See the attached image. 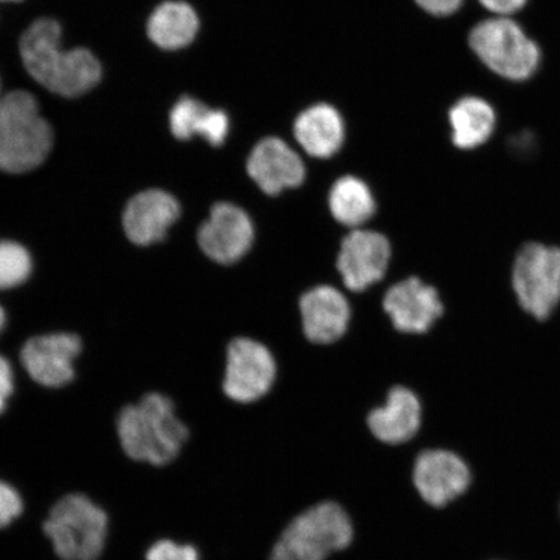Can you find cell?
Returning a JSON list of instances; mask_svg holds the SVG:
<instances>
[{"instance_id":"obj_17","label":"cell","mask_w":560,"mask_h":560,"mask_svg":"<svg viewBox=\"0 0 560 560\" xmlns=\"http://www.w3.org/2000/svg\"><path fill=\"white\" fill-rule=\"evenodd\" d=\"M247 171L256 185L271 196L299 187L305 179L303 160L278 138H266L255 147Z\"/></svg>"},{"instance_id":"obj_2","label":"cell","mask_w":560,"mask_h":560,"mask_svg":"<svg viewBox=\"0 0 560 560\" xmlns=\"http://www.w3.org/2000/svg\"><path fill=\"white\" fill-rule=\"evenodd\" d=\"M117 432L128 457L153 466L171 464L188 439L174 404L160 394L145 395L138 404L126 406L118 416Z\"/></svg>"},{"instance_id":"obj_4","label":"cell","mask_w":560,"mask_h":560,"mask_svg":"<svg viewBox=\"0 0 560 560\" xmlns=\"http://www.w3.org/2000/svg\"><path fill=\"white\" fill-rule=\"evenodd\" d=\"M353 540V524L346 510L327 501L295 517L272 548L270 560H326Z\"/></svg>"},{"instance_id":"obj_29","label":"cell","mask_w":560,"mask_h":560,"mask_svg":"<svg viewBox=\"0 0 560 560\" xmlns=\"http://www.w3.org/2000/svg\"><path fill=\"white\" fill-rule=\"evenodd\" d=\"M4 325H5V313L3 311V307L0 306V331L3 330Z\"/></svg>"},{"instance_id":"obj_11","label":"cell","mask_w":560,"mask_h":560,"mask_svg":"<svg viewBox=\"0 0 560 560\" xmlns=\"http://www.w3.org/2000/svg\"><path fill=\"white\" fill-rule=\"evenodd\" d=\"M255 225L247 212L231 202H217L199 229L198 243L209 260L222 266L240 262L255 243Z\"/></svg>"},{"instance_id":"obj_16","label":"cell","mask_w":560,"mask_h":560,"mask_svg":"<svg viewBox=\"0 0 560 560\" xmlns=\"http://www.w3.org/2000/svg\"><path fill=\"white\" fill-rule=\"evenodd\" d=\"M422 422V402L416 392L405 385L392 387L385 404L371 410L366 418L371 435L388 445H401L415 439Z\"/></svg>"},{"instance_id":"obj_1","label":"cell","mask_w":560,"mask_h":560,"mask_svg":"<svg viewBox=\"0 0 560 560\" xmlns=\"http://www.w3.org/2000/svg\"><path fill=\"white\" fill-rule=\"evenodd\" d=\"M58 20L40 18L26 27L19 42L23 66L42 88L75 100L93 91L103 79L97 56L86 47L66 50Z\"/></svg>"},{"instance_id":"obj_13","label":"cell","mask_w":560,"mask_h":560,"mask_svg":"<svg viewBox=\"0 0 560 560\" xmlns=\"http://www.w3.org/2000/svg\"><path fill=\"white\" fill-rule=\"evenodd\" d=\"M81 349V339L74 334L40 335L25 342L20 360L34 382L60 388L73 381V365Z\"/></svg>"},{"instance_id":"obj_9","label":"cell","mask_w":560,"mask_h":560,"mask_svg":"<svg viewBox=\"0 0 560 560\" xmlns=\"http://www.w3.org/2000/svg\"><path fill=\"white\" fill-rule=\"evenodd\" d=\"M444 301L435 285L411 276L385 292L382 306L397 332L424 335L445 317Z\"/></svg>"},{"instance_id":"obj_19","label":"cell","mask_w":560,"mask_h":560,"mask_svg":"<svg viewBox=\"0 0 560 560\" xmlns=\"http://www.w3.org/2000/svg\"><path fill=\"white\" fill-rule=\"evenodd\" d=\"M200 30L194 7L185 0H165L147 20V37L163 51H179L190 46Z\"/></svg>"},{"instance_id":"obj_24","label":"cell","mask_w":560,"mask_h":560,"mask_svg":"<svg viewBox=\"0 0 560 560\" xmlns=\"http://www.w3.org/2000/svg\"><path fill=\"white\" fill-rule=\"evenodd\" d=\"M23 511L24 502L18 490L9 482L0 480V529L10 527Z\"/></svg>"},{"instance_id":"obj_27","label":"cell","mask_w":560,"mask_h":560,"mask_svg":"<svg viewBox=\"0 0 560 560\" xmlns=\"http://www.w3.org/2000/svg\"><path fill=\"white\" fill-rule=\"evenodd\" d=\"M13 394V373L10 362L0 355V415L5 410L7 402Z\"/></svg>"},{"instance_id":"obj_8","label":"cell","mask_w":560,"mask_h":560,"mask_svg":"<svg viewBox=\"0 0 560 560\" xmlns=\"http://www.w3.org/2000/svg\"><path fill=\"white\" fill-rule=\"evenodd\" d=\"M278 363L264 342L235 338L226 350L223 394L237 404H254L270 394L277 382Z\"/></svg>"},{"instance_id":"obj_3","label":"cell","mask_w":560,"mask_h":560,"mask_svg":"<svg viewBox=\"0 0 560 560\" xmlns=\"http://www.w3.org/2000/svg\"><path fill=\"white\" fill-rule=\"evenodd\" d=\"M54 130L30 91L0 96V172L12 175L38 170L54 149Z\"/></svg>"},{"instance_id":"obj_18","label":"cell","mask_w":560,"mask_h":560,"mask_svg":"<svg viewBox=\"0 0 560 560\" xmlns=\"http://www.w3.org/2000/svg\"><path fill=\"white\" fill-rule=\"evenodd\" d=\"M167 121L172 136L182 142L201 137L210 145L220 147L225 143L230 131L226 112L209 108L190 95L180 96L174 103Z\"/></svg>"},{"instance_id":"obj_5","label":"cell","mask_w":560,"mask_h":560,"mask_svg":"<svg viewBox=\"0 0 560 560\" xmlns=\"http://www.w3.org/2000/svg\"><path fill=\"white\" fill-rule=\"evenodd\" d=\"M44 530L62 560H96L108 535L105 511L83 494H69L55 503Z\"/></svg>"},{"instance_id":"obj_28","label":"cell","mask_w":560,"mask_h":560,"mask_svg":"<svg viewBox=\"0 0 560 560\" xmlns=\"http://www.w3.org/2000/svg\"><path fill=\"white\" fill-rule=\"evenodd\" d=\"M417 3L432 15L447 16L457 12L464 0H417Z\"/></svg>"},{"instance_id":"obj_20","label":"cell","mask_w":560,"mask_h":560,"mask_svg":"<svg viewBox=\"0 0 560 560\" xmlns=\"http://www.w3.org/2000/svg\"><path fill=\"white\" fill-rule=\"evenodd\" d=\"M293 131L299 144L314 158H331L345 142V124L339 112L328 104H317L303 112Z\"/></svg>"},{"instance_id":"obj_10","label":"cell","mask_w":560,"mask_h":560,"mask_svg":"<svg viewBox=\"0 0 560 560\" xmlns=\"http://www.w3.org/2000/svg\"><path fill=\"white\" fill-rule=\"evenodd\" d=\"M392 261L388 237L374 230L357 229L341 241L335 268L350 292H365L382 282Z\"/></svg>"},{"instance_id":"obj_30","label":"cell","mask_w":560,"mask_h":560,"mask_svg":"<svg viewBox=\"0 0 560 560\" xmlns=\"http://www.w3.org/2000/svg\"><path fill=\"white\" fill-rule=\"evenodd\" d=\"M0 2H4V3H21V2H24V0H0Z\"/></svg>"},{"instance_id":"obj_12","label":"cell","mask_w":560,"mask_h":560,"mask_svg":"<svg viewBox=\"0 0 560 560\" xmlns=\"http://www.w3.org/2000/svg\"><path fill=\"white\" fill-rule=\"evenodd\" d=\"M412 481L423 501L433 508H444L467 492L472 474L464 457L439 447L418 455Z\"/></svg>"},{"instance_id":"obj_7","label":"cell","mask_w":560,"mask_h":560,"mask_svg":"<svg viewBox=\"0 0 560 560\" xmlns=\"http://www.w3.org/2000/svg\"><path fill=\"white\" fill-rule=\"evenodd\" d=\"M470 46L492 72L510 81L528 80L540 67V47L510 18L481 21L470 33Z\"/></svg>"},{"instance_id":"obj_26","label":"cell","mask_w":560,"mask_h":560,"mask_svg":"<svg viewBox=\"0 0 560 560\" xmlns=\"http://www.w3.org/2000/svg\"><path fill=\"white\" fill-rule=\"evenodd\" d=\"M490 12L499 18H509L521 11L528 0H479Z\"/></svg>"},{"instance_id":"obj_25","label":"cell","mask_w":560,"mask_h":560,"mask_svg":"<svg viewBox=\"0 0 560 560\" xmlns=\"http://www.w3.org/2000/svg\"><path fill=\"white\" fill-rule=\"evenodd\" d=\"M145 560H200V557L199 551L191 545L161 540L147 551Z\"/></svg>"},{"instance_id":"obj_6","label":"cell","mask_w":560,"mask_h":560,"mask_svg":"<svg viewBox=\"0 0 560 560\" xmlns=\"http://www.w3.org/2000/svg\"><path fill=\"white\" fill-rule=\"evenodd\" d=\"M510 282L525 314L537 320L552 317L560 306V247L524 243L511 266Z\"/></svg>"},{"instance_id":"obj_15","label":"cell","mask_w":560,"mask_h":560,"mask_svg":"<svg viewBox=\"0 0 560 560\" xmlns=\"http://www.w3.org/2000/svg\"><path fill=\"white\" fill-rule=\"evenodd\" d=\"M179 217L180 206L172 194L161 188H149L128 201L124 209L122 226L132 244L147 247L163 242Z\"/></svg>"},{"instance_id":"obj_31","label":"cell","mask_w":560,"mask_h":560,"mask_svg":"<svg viewBox=\"0 0 560 560\" xmlns=\"http://www.w3.org/2000/svg\"><path fill=\"white\" fill-rule=\"evenodd\" d=\"M0 90H2V82H0ZM0 96H2V95H0Z\"/></svg>"},{"instance_id":"obj_14","label":"cell","mask_w":560,"mask_h":560,"mask_svg":"<svg viewBox=\"0 0 560 560\" xmlns=\"http://www.w3.org/2000/svg\"><path fill=\"white\" fill-rule=\"evenodd\" d=\"M299 313L303 334L315 346L340 341L352 322L348 299L330 284H318L305 291L299 300Z\"/></svg>"},{"instance_id":"obj_21","label":"cell","mask_w":560,"mask_h":560,"mask_svg":"<svg viewBox=\"0 0 560 560\" xmlns=\"http://www.w3.org/2000/svg\"><path fill=\"white\" fill-rule=\"evenodd\" d=\"M452 139L455 147L472 150L485 144L495 128V112L480 97L468 96L451 110Z\"/></svg>"},{"instance_id":"obj_22","label":"cell","mask_w":560,"mask_h":560,"mask_svg":"<svg viewBox=\"0 0 560 560\" xmlns=\"http://www.w3.org/2000/svg\"><path fill=\"white\" fill-rule=\"evenodd\" d=\"M328 208L335 221L352 230L361 229L376 212L374 195L369 186L350 175L335 182L328 196Z\"/></svg>"},{"instance_id":"obj_23","label":"cell","mask_w":560,"mask_h":560,"mask_svg":"<svg viewBox=\"0 0 560 560\" xmlns=\"http://www.w3.org/2000/svg\"><path fill=\"white\" fill-rule=\"evenodd\" d=\"M33 261L24 245L0 241V290L15 289L30 279Z\"/></svg>"}]
</instances>
